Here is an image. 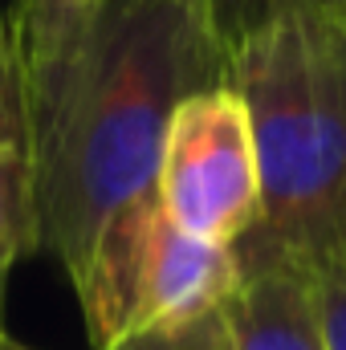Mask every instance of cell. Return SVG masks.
<instances>
[{
	"mask_svg": "<svg viewBox=\"0 0 346 350\" xmlns=\"http://www.w3.org/2000/svg\"><path fill=\"white\" fill-rule=\"evenodd\" d=\"M228 41L212 0H110L37 114L41 253L74 281L98 228L155 183L172 114L220 86Z\"/></svg>",
	"mask_w": 346,
	"mask_h": 350,
	"instance_id": "obj_1",
	"label": "cell"
},
{
	"mask_svg": "<svg viewBox=\"0 0 346 350\" xmlns=\"http://www.w3.org/2000/svg\"><path fill=\"white\" fill-rule=\"evenodd\" d=\"M224 82L249 106L261 216L241 273L346 265V12L293 4L228 37Z\"/></svg>",
	"mask_w": 346,
	"mask_h": 350,
	"instance_id": "obj_2",
	"label": "cell"
},
{
	"mask_svg": "<svg viewBox=\"0 0 346 350\" xmlns=\"http://www.w3.org/2000/svg\"><path fill=\"white\" fill-rule=\"evenodd\" d=\"M94 350L224 310L241 285L237 249L187 237L159 204L155 183L98 228L82 273L70 281Z\"/></svg>",
	"mask_w": 346,
	"mask_h": 350,
	"instance_id": "obj_3",
	"label": "cell"
},
{
	"mask_svg": "<svg viewBox=\"0 0 346 350\" xmlns=\"http://www.w3.org/2000/svg\"><path fill=\"white\" fill-rule=\"evenodd\" d=\"M155 191L175 224L237 249L261 216V159L249 106L228 82L191 94L163 135Z\"/></svg>",
	"mask_w": 346,
	"mask_h": 350,
	"instance_id": "obj_4",
	"label": "cell"
},
{
	"mask_svg": "<svg viewBox=\"0 0 346 350\" xmlns=\"http://www.w3.org/2000/svg\"><path fill=\"white\" fill-rule=\"evenodd\" d=\"M41 253V143L29 74L0 4V261Z\"/></svg>",
	"mask_w": 346,
	"mask_h": 350,
	"instance_id": "obj_5",
	"label": "cell"
},
{
	"mask_svg": "<svg viewBox=\"0 0 346 350\" xmlns=\"http://www.w3.org/2000/svg\"><path fill=\"white\" fill-rule=\"evenodd\" d=\"M237 350H330L306 273L257 269L241 273L237 293L224 301Z\"/></svg>",
	"mask_w": 346,
	"mask_h": 350,
	"instance_id": "obj_6",
	"label": "cell"
},
{
	"mask_svg": "<svg viewBox=\"0 0 346 350\" xmlns=\"http://www.w3.org/2000/svg\"><path fill=\"white\" fill-rule=\"evenodd\" d=\"M106 4L110 0H8L4 4L25 74H29L33 118L53 102L62 78L70 74L74 57L82 53Z\"/></svg>",
	"mask_w": 346,
	"mask_h": 350,
	"instance_id": "obj_7",
	"label": "cell"
},
{
	"mask_svg": "<svg viewBox=\"0 0 346 350\" xmlns=\"http://www.w3.org/2000/svg\"><path fill=\"white\" fill-rule=\"evenodd\" d=\"M110 350H237V338L228 330L224 310H212V314L179 322V326L135 334V338H127V342H118Z\"/></svg>",
	"mask_w": 346,
	"mask_h": 350,
	"instance_id": "obj_8",
	"label": "cell"
},
{
	"mask_svg": "<svg viewBox=\"0 0 346 350\" xmlns=\"http://www.w3.org/2000/svg\"><path fill=\"white\" fill-rule=\"evenodd\" d=\"M310 281V297L326 334L330 350H346V265H330L318 273H306Z\"/></svg>",
	"mask_w": 346,
	"mask_h": 350,
	"instance_id": "obj_9",
	"label": "cell"
},
{
	"mask_svg": "<svg viewBox=\"0 0 346 350\" xmlns=\"http://www.w3.org/2000/svg\"><path fill=\"white\" fill-rule=\"evenodd\" d=\"M8 273H12V265L0 261V330H4V297H8Z\"/></svg>",
	"mask_w": 346,
	"mask_h": 350,
	"instance_id": "obj_10",
	"label": "cell"
},
{
	"mask_svg": "<svg viewBox=\"0 0 346 350\" xmlns=\"http://www.w3.org/2000/svg\"><path fill=\"white\" fill-rule=\"evenodd\" d=\"M0 350H33V347H25V342H16L8 330H0Z\"/></svg>",
	"mask_w": 346,
	"mask_h": 350,
	"instance_id": "obj_11",
	"label": "cell"
}]
</instances>
